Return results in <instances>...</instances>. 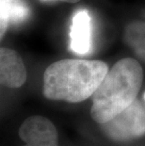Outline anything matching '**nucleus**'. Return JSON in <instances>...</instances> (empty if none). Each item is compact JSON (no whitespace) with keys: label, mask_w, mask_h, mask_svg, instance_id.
<instances>
[{"label":"nucleus","mask_w":145,"mask_h":146,"mask_svg":"<svg viewBox=\"0 0 145 146\" xmlns=\"http://www.w3.org/2000/svg\"><path fill=\"white\" fill-rule=\"evenodd\" d=\"M60 1L67 2V3H76V2L80 1V0H60Z\"/></svg>","instance_id":"9"},{"label":"nucleus","mask_w":145,"mask_h":146,"mask_svg":"<svg viewBox=\"0 0 145 146\" xmlns=\"http://www.w3.org/2000/svg\"><path fill=\"white\" fill-rule=\"evenodd\" d=\"M1 38L10 25L19 24L26 19L29 9L24 0H0Z\"/></svg>","instance_id":"7"},{"label":"nucleus","mask_w":145,"mask_h":146,"mask_svg":"<svg viewBox=\"0 0 145 146\" xmlns=\"http://www.w3.org/2000/svg\"><path fill=\"white\" fill-rule=\"evenodd\" d=\"M144 98H145V94H144Z\"/></svg>","instance_id":"10"},{"label":"nucleus","mask_w":145,"mask_h":146,"mask_svg":"<svg viewBox=\"0 0 145 146\" xmlns=\"http://www.w3.org/2000/svg\"><path fill=\"white\" fill-rule=\"evenodd\" d=\"M26 80V70L16 51L2 47L0 49V81L8 88L16 89Z\"/></svg>","instance_id":"5"},{"label":"nucleus","mask_w":145,"mask_h":146,"mask_svg":"<svg viewBox=\"0 0 145 146\" xmlns=\"http://www.w3.org/2000/svg\"><path fill=\"white\" fill-rule=\"evenodd\" d=\"M143 80L140 64L125 58L113 65L91 96V116L98 123H106L137 99Z\"/></svg>","instance_id":"2"},{"label":"nucleus","mask_w":145,"mask_h":146,"mask_svg":"<svg viewBox=\"0 0 145 146\" xmlns=\"http://www.w3.org/2000/svg\"><path fill=\"white\" fill-rule=\"evenodd\" d=\"M107 72L101 60H58L46 68L42 94L49 100L79 103L91 97Z\"/></svg>","instance_id":"1"},{"label":"nucleus","mask_w":145,"mask_h":146,"mask_svg":"<svg viewBox=\"0 0 145 146\" xmlns=\"http://www.w3.org/2000/svg\"><path fill=\"white\" fill-rule=\"evenodd\" d=\"M23 146H58L56 126L47 118L35 115L24 121L18 130Z\"/></svg>","instance_id":"4"},{"label":"nucleus","mask_w":145,"mask_h":146,"mask_svg":"<svg viewBox=\"0 0 145 146\" xmlns=\"http://www.w3.org/2000/svg\"><path fill=\"white\" fill-rule=\"evenodd\" d=\"M71 49L77 55H86L91 48V19L87 10L73 14L70 31Z\"/></svg>","instance_id":"6"},{"label":"nucleus","mask_w":145,"mask_h":146,"mask_svg":"<svg viewBox=\"0 0 145 146\" xmlns=\"http://www.w3.org/2000/svg\"><path fill=\"white\" fill-rule=\"evenodd\" d=\"M125 41L134 49L135 54L145 61V23H133L126 27Z\"/></svg>","instance_id":"8"},{"label":"nucleus","mask_w":145,"mask_h":146,"mask_svg":"<svg viewBox=\"0 0 145 146\" xmlns=\"http://www.w3.org/2000/svg\"><path fill=\"white\" fill-rule=\"evenodd\" d=\"M101 130L114 141H129L145 135V108L138 100L129 105L122 112L106 123Z\"/></svg>","instance_id":"3"}]
</instances>
